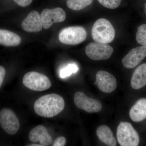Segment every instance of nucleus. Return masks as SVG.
I'll return each mask as SVG.
<instances>
[{
    "label": "nucleus",
    "mask_w": 146,
    "mask_h": 146,
    "mask_svg": "<svg viewBox=\"0 0 146 146\" xmlns=\"http://www.w3.org/2000/svg\"><path fill=\"white\" fill-rule=\"evenodd\" d=\"M65 101L61 96L55 94H48L39 98L34 103L35 112L37 115L51 118L62 112L65 107Z\"/></svg>",
    "instance_id": "obj_1"
},
{
    "label": "nucleus",
    "mask_w": 146,
    "mask_h": 146,
    "mask_svg": "<svg viewBox=\"0 0 146 146\" xmlns=\"http://www.w3.org/2000/svg\"><path fill=\"white\" fill-rule=\"evenodd\" d=\"M92 38L96 42L108 44L115 38V29L107 19L100 18L94 24L91 31Z\"/></svg>",
    "instance_id": "obj_2"
},
{
    "label": "nucleus",
    "mask_w": 146,
    "mask_h": 146,
    "mask_svg": "<svg viewBox=\"0 0 146 146\" xmlns=\"http://www.w3.org/2000/svg\"><path fill=\"white\" fill-rule=\"evenodd\" d=\"M117 137L121 146H137L140 142L137 131L130 123L126 122H122L118 125Z\"/></svg>",
    "instance_id": "obj_3"
},
{
    "label": "nucleus",
    "mask_w": 146,
    "mask_h": 146,
    "mask_svg": "<svg viewBox=\"0 0 146 146\" xmlns=\"http://www.w3.org/2000/svg\"><path fill=\"white\" fill-rule=\"evenodd\" d=\"M23 82L27 88L35 91H45L52 86L51 82L46 76L35 72L26 73L24 76Z\"/></svg>",
    "instance_id": "obj_4"
},
{
    "label": "nucleus",
    "mask_w": 146,
    "mask_h": 146,
    "mask_svg": "<svg viewBox=\"0 0 146 146\" xmlns=\"http://www.w3.org/2000/svg\"><path fill=\"white\" fill-rule=\"evenodd\" d=\"M87 33L81 27H70L65 28L60 31L59 34L60 42L66 45L78 44L85 41Z\"/></svg>",
    "instance_id": "obj_5"
},
{
    "label": "nucleus",
    "mask_w": 146,
    "mask_h": 146,
    "mask_svg": "<svg viewBox=\"0 0 146 146\" xmlns=\"http://www.w3.org/2000/svg\"><path fill=\"white\" fill-rule=\"evenodd\" d=\"M114 52L113 48L107 44L92 42L85 48L86 55L94 60H107L111 57Z\"/></svg>",
    "instance_id": "obj_6"
},
{
    "label": "nucleus",
    "mask_w": 146,
    "mask_h": 146,
    "mask_svg": "<svg viewBox=\"0 0 146 146\" xmlns=\"http://www.w3.org/2000/svg\"><path fill=\"white\" fill-rule=\"evenodd\" d=\"M0 126L9 135L16 134L20 128V123L16 114L11 110L4 108L0 111Z\"/></svg>",
    "instance_id": "obj_7"
},
{
    "label": "nucleus",
    "mask_w": 146,
    "mask_h": 146,
    "mask_svg": "<svg viewBox=\"0 0 146 146\" xmlns=\"http://www.w3.org/2000/svg\"><path fill=\"white\" fill-rule=\"evenodd\" d=\"M74 101L78 108L89 113L100 112L102 108L100 102L86 96L83 92H76L74 96Z\"/></svg>",
    "instance_id": "obj_8"
},
{
    "label": "nucleus",
    "mask_w": 146,
    "mask_h": 146,
    "mask_svg": "<svg viewBox=\"0 0 146 146\" xmlns=\"http://www.w3.org/2000/svg\"><path fill=\"white\" fill-rule=\"evenodd\" d=\"M40 16L42 26L46 29H49L53 24L63 22L66 16L65 11L60 7L51 9H46L43 10Z\"/></svg>",
    "instance_id": "obj_9"
},
{
    "label": "nucleus",
    "mask_w": 146,
    "mask_h": 146,
    "mask_svg": "<svg viewBox=\"0 0 146 146\" xmlns=\"http://www.w3.org/2000/svg\"><path fill=\"white\" fill-rule=\"evenodd\" d=\"M94 84L97 85L100 90L105 93H112L117 87V82L115 77L104 71L98 72Z\"/></svg>",
    "instance_id": "obj_10"
},
{
    "label": "nucleus",
    "mask_w": 146,
    "mask_h": 146,
    "mask_svg": "<svg viewBox=\"0 0 146 146\" xmlns=\"http://www.w3.org/2000/svg\"><path fill=\"white\" fill-rule=\"evenodd\" d=\"M146 57V46H141L130 50L123 58L122 62L127 69H132L138 65Z\"/></svg>",
    "instance_id": "obj_11"
},
{
    "label": "nucleus",
    "mask_w": 146,
    "mask_h": 146,
    "mask_svg": "<svg viewBox=\"0 0 146 146\" xmlns=\"http://www.w3.org/2000/svg\"><path fill=\"white\" fill-rule=\"evenodd\" d=\"M29 138L33 143L39 142L42 146H48L52 145V138L50 136L46 127L39 125L33 129L29 134Z\"/></svg>",
    "instance_id": "obj_12"
},
{
    "label": "nucleus",
    "mask_w": 146,
    "mask_h": 146,
    "mask_svg": "<svg viewBox=\"0 0 146 146\" xmlns=\"http://www.w3.org/2000/svg\"><path fill=\"white\" fill-rule=\"evenodd\" d=\"M24 30L29 33L39 32L43 26L41 16L36 11H32L22 23Z\"/></svg>",
    "instance_id": "obj_13"
},
{
    "label": "nucleus",
    "mask_w": 146,
    "mask_h": 146,
    "mask_svg": "<svg viewBox=\"0 0 146 146\" xmlns=\"http://www.w3.org/2000/svg\"><path fill=\"white\" fill-rule=\"evenodd\" d=\"M131 85L136 90L146 85V63L140 65L134 71L131 80Z\"/></svg>",
    "instance_id": "obj_14"
},
{
    "label": "nucleus",
    "mask_w": 146,
    "mask_h": 146,
    "mask_svg": "<svg viewBox=\"0 0 146 146\" xmlns=\"http://www.w3.org/2000/svg\"><path fill=\"white\" fill-rule=\"evenodd\" d=\"M131 119L134 122H139L146 119V99L138 100L129 111Z\"/></svg>",
    "instance_id": "obj_15"
},
{
    "label": "nucleus",
    "mask_w": 146,
    "mask_h": 146,
    "mask_svg": "<svg viewBox=\"0 0 146 146\" xmlns=\"http://www.w3.org/2000/svg\"><path fill=\"white\" fill-rule=\"evenodd\" d=\"M21 42V37L18 34L7 30L0 29V45L5 46H17Z\"/></svg>",
    "instance_id": "obj_16"
},
{
    "label": "nucleus",
    "mask_w": 146,
    "mask_h": 146,
    "mask_svg": "<svg viewBox=\"0 0 146 146\" xmlns=\"http://www.w3.org/2000/svg\"><path fill=\"white\" fill-rule=\"evenodd\" d=\"M97 135L102 142L108 146H115L117 141L110 129L106 125H101L97 129Z\"/></svg>",
    "instance_id": "obj_17"
},
{
    "label": "nucleus",
    "mask_w": 146,
    "mask_h": 146,
    "mask_svg": "<svg viewBox=\"0 0 146 146\" xmlns=\"http://www.w3.org/2000/svg\"><path fill=\"white\" fill-rule=\"evenodd\" d=\"M93 0H68L67 6L74 11H79L90 5Z\"/></svg>",
    "instance_id": "obj_18"
},
{
    "label": "nucleus",
    "mask_w": 146,
    "mask_h": 146,
    "mask_svg": "<svg viewBox=\"0 0 146 146\" xmlns=\"http://www.w3.org/2000/svg\"><path fill=\"white\" fill-rule=\"evenodd\" d=\"M136 40L138 44L146 46V24H143L138 27Z\"/></svg>",
    "instance_id": "obj_19"
},
{
    "label": "nucleus",
    "mask_w": 146,
    "mask_h": 146,
    "mask_svg": "<svg viewBox=\"0 0 146 146\" xmlns=\"http://www.w3.org/2000/svg\"><path fill=\"white\" fill-rule=\"evenodd\" d=\"M78 70L77 65L75 64H69L60 71L59 75L61 78H65L71 75L73 73H76Z\"/></svg>",
    "instance_id": "obj_20"
},
{
    "label": "nucleus",
    "mask_w": 146,
    "mask_h": 146,
    "mask_svg": "<svg viewBox=\"0 0 146 146\" xmlns=\"http://www.w3.org/2000/svg\"><path fill=\"white\" fill-rule=\"evenodd\" d=\"M99 2L106 8L115 9L120 5L121 0H98Z\"/></svg>",
    "instance_id": "obj_21"
},
{
    "label": "nucleus",
    "mask_w": 146,
    "mask_h": 146,
    "mask_svg": "<svg viewBox=\"0 0 146 146\" xmlns=\"http://www.w3.org/2000/svg\"><path fill=\"white\" fill-rule=\"evenodd\" d=\"M66 139L63 136L58 137L55 140L53 143L52 146H64L66 143Z\"/></svg>",
    "instance_id": "obj_22"
},
{
    "label": "nucleus",
    "mask_w": 146,
    "mask_h": 146,
    "mask_svg": "<svg viewBox=\"0 0 146 146\" xmlns=\"http://www.w3.org/2000/svg\"><path fill=\"white\" fill-rule=\"evenodd\" d=\"M18 5L22 7H26L32 3L33 0H13Z\"/></svg>",
    "instance_id": "obj_23"
},
{
    "label": "nucleus",
    "mask_w": 146,
    "mask_h": 146,
    "mask_svg": "<svg viewBox=\"0 0 146 146\" xmlns=\"http://www.w3.org/2000/svg\"><path fill=\"white\" fill-rule=\"evenodd\" d=\"M5 69L2 66H0V87L1 86L3 82L5 77Z\"/></svg>",
    "instance_id": "obj_24"
},
{
    "label": "nucleus",
    "mask_w": 146,
    "mask_h": 146,
    "mask_svg": "<svg viewBox=\"0 0 146 146\" xmlns=\"http://www.w3.org/2000/svg\"><path fill=\"white\" fill-rule=\"evenodd\" d=\"M29 146H42L40 145H38V144H31V145H28Z\"/></svg>",
    "instance_id": "obj_25"
},
{
    "label": "nucleus",
    "mask_w": 146,
    "mask_h": 146,
    "mask_svg": "<svg viewBox=\"0 0 146 146\" xmlns=\"http://www.w3.org/2000/svg\"><path fill=\"white\" fill-rule=\"evenodd\" d=\"M145 13L146 14V2L145 3Z\"/></svg>",
    "instance_id": "obj_26"
}]
</instances>
